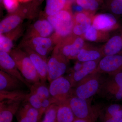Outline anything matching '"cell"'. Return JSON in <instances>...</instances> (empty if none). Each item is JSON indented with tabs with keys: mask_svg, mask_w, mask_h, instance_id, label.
Masks as SVG:
<instances>
[{
	"mask_svg": "<svg viewBox=\"0 0 122 122\" xmlns=\"http://www.w3.org/2000/svg\"><path fill=\"white\" fill-rule=\"evenodd\" d=\"M47 20L55 32L51 37L54 45L72 34L75 23L74 15L70 10H62L56 14L48 16Z\"/></svg>",
	"mask_w": 122,
	"mask_h": 122,
	"instance_id": "1",
	"label": "cell"
},
{
	"mask_svg": "<svg viewBox=\"0 0 122 122\" xmlns=\"http://www.w3.org/2000/svg\"><path fill=\"white\" fill-rule=\"evenodd\" d=\"M9 54L22 76L30 84L40 81L38 74L28 55L21 49L11 50Z\"/></svg>",
	"mask_w": 122,
	"mask_h": 122,
	"instance_id": "2",
	"label": "cell"
},
{
	"mask_svg": "<svg viewBox=\"0 0 122 122\" xmlns=\"http://www.w3.org/2000/svg\"><path fill=\"white\" fill-rule=\"evenodd\" d=\"M85 43L83 38L72 33L56 45L53 52L62 55L69 60L76 59Z\"/></svg>",
	"mask_w": 122,
	"mask_h": 122,
	"instance_id": "3",
	"label": "cell"
},
{
	"mask_svg": "<svg viewBox=\"0 0 122 122\" xmlns=\"http://www.w3.org/2000/svg\"><path fill=\"white\" fill-rule=\"evenodd\" d=\"M99 73L95 72L83 79L72 90V95L83 99H88L98 92L100 88Z\"/></svg>",
	"mask_w": 122,
	"mask_h": 122,
	"instance_id": "4",
	"label": "cell"
},
{
	"mask_svg": "<svg viewBox=\"0 0 122 122\" xmlns=\"http://www.w3.org/2000/svg\"><path fill=\"white\" fill-rule=\"evenodd\" d=\"M66 103L71 108L76 118L97 119L98 111L91 106L87 99L72 95Z\"/></svg>",
	"mask_w": 122,
	"mask_h": 122,
	"instance_id": "5",
	"label": "cell"
},
{
	"mask_svg": "<svg viewBox=\"0 0 122 122\" xmlns=\"http://www.w3.org/2000/svg\"><path fill=\"white\" fill-rule=\"evenodd\" d=\"M72 87L69 78L62 76L51 82L49 89L51 96L59 105L66 102L72 96Z\"/></svg>",
	"mask_w": 122,
	"mask_h": 122,
	"instance_id": "6",
	"label": "cell"
},
{
	"mask_svg": "<svg viewBox=\"0 0 122 122\" xmlns=\"http://www.w3.org/2000/svg\"><path fill=\"white\" fill-rule=\"evenodd\" d=\"M33 12L31 3L20 6L16 11L2 20L0 24V34L7 33L16 28L26 14Z\"/></svg>",
	"mask_w": 122,
	"mask_h": 122,
	"instance_id": "7",
	"label": "cell"
},
{
	"mask_svg": "<svg viewBox=\"0 0 122 122\" xmlns=\"http://www.w3.org/2000/svg\"><path fill=\"white\" fill-rule=\"evenodd\" d=\"M69 59L58 53L53 52L48 61V81L50 83L53 80L63 76L69 65Z\"/></svg>",
	"mask_w": 122,
	"mask_h": 122,
	"instance_id": "8",
	"label": "cell"
},
{
	"mask_svg": "<svg viewBox=\"0 0 122 122\" xmlns=\"http://www.w3.org/2000/svg\"><path fill=\"white\" fill-rule=\"evenodd\" d=\"M91 25L96 29L109 32L122 27L115 16L107 13L94 15L92 18Z\"/></svg>",
	"mask_w": 122,
	"mask_h": 122,
	"instance_id": "9",
	"label": "cell"
},
{
	"mask_svg": "<svg viewBox=\"0 0 122 122\" xmlns=\"http://www.w3.org/2000/svg\"><path fill=\"white\" fill-rule=\"evenodd\" d=\"M121 71H122V52L102 57L99 61L96 72L112 75Z\"/></svg>",
	"mask_w": 122,
	"mask_h": 122,
	"instance_id": "10",
	"label": "cell"
},
{
	"mask_svg": "<svg viewBox=\"0 0 122 122\" xmlns=\"http://www.w3.org/2000/svg\"><path fill=\"white\" fill-rule=\"evenodd\" d=\"M25 97L6 99L0 102V122H12Z\"/></svg>",
	"mask_w": 122,
	"mask_h": 122,
	"instance_id": "11",
	"label": "cell"
},
{
	"mask_svg": "<svg viewBox=\"0 0 122 122\" xmlns=\"http://www.w3.org/2000/svg\"><path fill=\"white\" fill-rule=\"evenodd\" d=\"M27 39L22 47H29L46 58L52 48L53 45H54L51 38L34 37Z\"/></svg>",
	"mask_w": 122,
	"mask_h": 122,
	"instance_id": "12",
	"label": "cell"
},
{
	"mask_svg": "<svg viewBox=\"0 0 122 122\" xmlns=\"http://www.w3.org/2000/svg\"><path fill=\"white\" fill-rule=\"evenodd\" d=\"M0 70L16 77L30 89L31 84L24 78L18 69L15 61L8 53L4 51L0 52Z\"/></svg>",
	"mask_w": 122,
	"mask_h": 122,
	"instance_id": "13",
	"label": "cell"
},
{
	"mask_svg": "<svg viewBox=\"0 0 122 122\" xmlns=\"http://www.w3.org/2000/svg\"><path fill=\"white\" fill-rule=\"evenodd\" d=\"M22 49L27 54L36 70L40 81L46 82L48 80V66L46 58L36 53L30 48L23 46Z\"/></svg>",
	"mask_w": 122,
	"mask_h": 122,
	"instance_id": "14",
	"label": "cell"
},
{
	"mask_svg": "<svg viewBox=\"0 0 122 122\" xmlns=\"http://www.w3.org/2000/svg\"><path fill=\"white\" fill-rule=\"evenodd\" d=\"M99 61L82 62L81 68L75 70L69 78L72 86H75L83 79L96 72Z\"/></svg>",
	"mask_w": 122,
	"mask_h": 122,
	"instance_id": "15",
	"label": "cell"
},
{
	"mask_svg": "<svg viewBox=\"0 0 122 122\" xmlns=\"http://www.w3.org/2000/svg\"><path fill=\"white\" fill-rule=\"evenodd\" d=\"M18 122H39L42 115L40 112L24 101L16 113Z\"/></svg>",
	"mask_w": 122,
	"mask_h": 122,
	"instance_id": "16",
	"label": "cell"
},
{
	"mask_svg": "<svg viewBox=\"0 0 122 122\" xmlns=\"http://www.w3.org/2000/svg\"><path fill=\"white\" fill-rule=\"evenodd\" d=\"M104 56L113 55L122 52V27L111 36L101 47Z\"/></svg>",
	"mask_w": 122,
	"mask_h": 122,
	"instance_id": "17",
	"label": "cell"
},
{
	"mask_svg": "<svg viewBox=\"0 0 122 122\" xmlns=\"http://www.w3.org/2000/svg\"><path fill=\"white\" fill-rule=\"evenodd\" d=\"M104 56L101 48L85 43L78 55L76 59L81 62L100 60Z\"/></svg>",
	"mask_w": 122,
	"mask_h": 122,
	"instance_id": "18",
	"label": "cell"
},
{
	"mask_svg": "<svg viewBox=\"0 0 122 122\" xmlns=\"http://www.w3.org/2000/svg\"><path fill=\"white\" fill-rule=\"evenodd\" d=\"M25 84L12 75L0 70V91H10L22 90Z\"/></svg>",
	"mask_w": 122,
	"mask_h": 122,
	"instance_id": "19",
	"label": "cell"
},
{
	"mask_svg": "<svg viewBox=\"0 0 122 122\" xmlns=\"http://www.w3.org/2000/svg\"><path fill=\"white\" fill-rule=\"evenodd\" d=\"M53 30L52 26L48 20H38L31 27L27 35V39L34 37H47Z\"/></svg>",
	"mask_w": 122,
	"mask_h": 122,
	"instance_id": "20",
	"label": "cell"
},
{
	"mask_svg": "<svg viewBox=\"0 0 122 122\" xmlns=\"http://www.w3.org/2000/svg\"><path fill=\"white\" fill-rule=\"evenodd\" d=\"M72 2L71 0H46V14L51 16L64 9L71 8Z\"/></svg>",
	"mask_w": 122,
	"mask_h": 122,
	"instance_id": "21",
	"label": "cell"
},
{
	"mask_svg": "<svg viewBox=\"0 0 122 122\" xmlns=\"http://www.w3.org/2000/svg\"><path fill=\"white\" fill-rule=\"evenodd\" d=\"M109 32L96 29L93 26H90L82 36L85 40L96 42H106L110 37Z\"/></svg>",
	"mask_w": 122,
	"mask_h": 122,
	"instance_id": "22",
	"label": "cell"
},
{
	"mask_svg": "<svg viewBox=\"0 0 122 122\" xmlns=\"http://www.w3.org/2000/svg\"><path fill=\"white\" fill-rule=\"evenodd\" d=\"M20 29H16L12 32V31H10L6 35L0 34V51L6 52L8 53L10 52L13 46V40L19 35V34L20 33Z\"/></svg>",
	"mask_w": 122,
	"mask_h": 122,
	"instance_id": "23",
	"label": "cell"
},
{
	"mask_svg": "<svg viewBox=\"0 0 122 122\" xmlns=\"http://www.w3.org/2000/svg\"><path fill=\"white\" fill-rule=\"evenodd\" d=\"M76 118L66 102L58 105L56 122H73Z\"/></svg>",
	"mask_w": 122,
	"mask_h": 122,
	"instance_id": "24",
	"label": "cell"
},
{
	"mask_svg": "<svg viewBox=\"0 0 122 122\" xmlns=\"http://www.w3.org/2000/svg\"><path fill=\"white\" fill-rule=\"evenodd\" d=\"M30 91L35 93L41 100V102L51 98L49 87L46 85V82L41 81L31 85Z\"/></svg>",
	"mask_w": 122,
	"mask_h": 122,
	"instance_id": "25",
	"label": "cell"
},
{
	"mask_svg": "<svg viewBox=\"0 0 122 122\" xmlns=\"http://www.w3.org/2000/svg\"><path fill=\"white\" fill-rule=\"evenodd\" d=\"M111 75L112 77L107 83L106 89L108 92L113 95L118 90L122 88V71Z\"/></svg>",
	"mask_w": 122,
	"mask_h": 122,
	"instance_id": "26",
	"label": "cell"
},
{
	"mask_svg": "<svg viewBox=\"0 0 122 122\" xmlns=\"http://www.w3.org/2000/svg\"><path fill=\"white\" fill-rule=\"evenodd\" d=\"M76 5L82 8L85 11L92 14L99 9L101 5V0H74Z\"/></svg>",
	"mask_w": 122,
	"mask_h": 122,
	"instance_id": "27",
	"label": "cell"
},
{
	"mask_svg": "<svg viewBox=\"0 0 122 122\" xmlns=\"http://www.w3.org/2000/svg\"><path fill=\"white\" fill-rule=\"evenodd\" d=\"M24 101L29 103L30 106L38 110L42 116L43 114L42 111L41 100L35 93L30 91L26 95Z\"/></svg>",
	"mask_w": 122,
	"mask_h": 122,
	"instance_id": "28",
	"label": "cell"
},
{
	"mask_svg": "<svg viewBox=\"0 0 122 122\" xmlns=\"http://www.w3.org/2000/svg\"><path fill=\"white\" fill-rule=\"evenodd\" d=\"M27 94L22 90L10 91H0V102L6 99H14L25 97Z\"/></svg>",
	"mask_w": 122,
	"mask_h": 122,
	"instance_id": "29",
	"label": "cell"
},
{
	"mask_svg": "<svg viewBox=\"0 0 122 122\" xmlns=\"http://www.w3.org/2000/svg\"><path fill=\"white\" fill-rule=\"evenodd\" d=\"M58 105L53 104L46 110L44 118L41 122H56Z\"/></svg>",
	"mask_w": 122,
	"mask_h": 122,
	"instance_id": "30",
	"label": "cell"
},
{
	"mask_svg": "<svg viewBox=\"0 0 122 122\" xmlns=\"http://www.w3.org/2000/svg\"><path fill=\"white\" fill-rule=\"evenodd\" d=\"M107 5L111 14L115 16H122V0H110Z\"/></svg>",
	"mask_w": 122,
	"mask_h": 122,
	"instance_id": "31",
	"label": "cell"
},
{
	"mask_svg": "<svg viewBox=\"0 0 122 122\" xmlns=\"http://www.w3.org/2000/svg\"><path fill=\"white\" fill-rule=\"evenodd\" d=\"M94 14L85 11L75 12L74 14V18L75 24H81L85 23L89 20Z\"/></svg>",
	"mask_w": 122,
	"mask_h": 122,
	"instance_id": "32",
	"label": "cell"
},
{
	"mask_svg": "<svg viewBox=\"0 0 122 122\" xmlns=\"http://www.w3.org/2000/svg\"><path fill=\"white\" fill-rule=\"evenodd\" d=\"M91 25V19L83 24H75L72 33L76 36L81 37Z\"/></svg>",
	"mask_w": 122,
	"mask_h": 122,
	"instance_id": "33",
	"label": "cell"
},
{
	"mask_svg": "<svg viewBox=\"0 0 122 122\" xmlns=\"http://www.w3.org/2000/svg\"><path fill=\"white\" fill-rule=\"evenodd\" d=\"M2 1L5 8L10 13L15 12L20 7L18 0H2Z\"/></svg>",
	"mask_w": 122,
	"mask_h": 122,
	"instance_id": "34",
	"label": "cell"
},
{
	"mask_svg": "<svg viewBox=\"0 0 122 122\" xmlns=\"http://www.w3.org/2000/svg\"><path fill=\"white\" fill-rule=\"evenodd\" d=\"M122 109V106L119 104H114L111 105L107 110L104 119L111 117Z\"/></svg>",
	"mask_w": 122,
	"mask_h": 122,
	"instance_id": "35",
	"label": "cell"
},
{
	"mask_svg": "<svg viewBox=\"0 0 122 122\" xmlns=\"http://www.w3.org/2000/svg\"><path fill=\"white\" fill-rule=\"evenodd\" d=\"M122 119V109L113 115L106 119L104 122H119Z\"/></svg>",
	"mask_w": 122,
	"mask_h": 122,
	"instance_id": "36",
	"label": "cell"
},
{
	"mask_svg": "<svg viewBox=\"0 0 122 122\" xmlns=\"http://www.w3.org/2000/svg\"><path fill=\"white\" fill-rule=\"evenodd\" d=\"M96 119H81L76 118L73 122H95Z\"/></svg>",
	"mask_w": 122,
	"mask_h": 122,
	"instance_id": "37",
	"label": "cell"
},
{
	"mask_svg": "<svg viewBox=\"0 0 122 122\" xmlns=\"http://www.w3.org/2000/svg\"><path fill=\"white\" fill-rule=\"evenodd\" d=\"M19 2H21V3H28L32 0H18Z\"/></svg>",
	"mask_w": 122,
	"mask_h": 122,
	"instance_id": "38",
	"label": "cell"
},
{
	"mask_svg": "<svg viewBox=\"0 0 122 122\" xmlns=\"http://www.w3.org/2000/svg\"><path fill=\"white\" fill-rule=\"evenodd\" d=\"M119 122H122V119H121V120H120V121H119Z\"/></svg>",
	"mask_w": 122,
	"mask_h": 122,
	"instance_id": "39",
	"label": "cell"
}]
</instances>
